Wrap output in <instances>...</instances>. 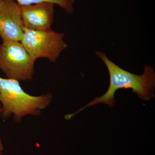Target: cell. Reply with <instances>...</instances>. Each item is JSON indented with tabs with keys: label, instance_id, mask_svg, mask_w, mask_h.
Here are the masks:
<instances>
[{
	"label": "cell",
	"instance_id": "cell-9",
	"mask_svg": "<svg viewBox=\"0 0 155 155\" xmlns=\"http://www.w3.org/2000/svg\"><path fill=\"white\" fill-rule=\"evenodd\" d=\"M1 112H2V106L0 104V114H1Z\"/></svg>",
	"mask_w": 155,
	"mask_h": 155
},
{
	"label": "cell",
	"instance_id": "cell-4",
	"mask_svg": "<svg viewBox=\"0 0 155 155\" xmlns=\"http://www.w3.org/2000/svg\"><path fill=\"white\" fill-rule=\"evenodd\" d=\"M65 34L52 30L35 31L24 28L21 42L35 60L47 58L55 62L61 53L68 48Z\"/></svg>",
	"mask_w": 155,
	"mask_h": 155
},
{
	"label": "cell",
	"instance_id": "cell-8",
	"mask_svg": "<svg viewBox=\"0 0 155 155\" xmlns=\"http://www.w3.org/2000/svg\"><path fill=\"white\" fill-rule=\"evenodd\" d=\"M3 145L2 140L0 138V155H3Z\"/></svg>",
	"mask_w": 155,
	"mask_h": 155
},
{
	"label": "cell",
	"instance_id": "cell-6",
	"mask_svg": "<svg viewBox=\"0 0 155 155\" xmlns=\"http://www.w3.org/2000/svg\"><path fill=\"white\" fill-rule=\"evenodd\" d=\"M54 4L44 2L21 6L24 27L35 31L48 30L54 21Z\"/></svg>",
	"mask_w": 155,
	"mask_h": 155
},
{
	"label": "cell",
	"instance_id": "cell-1",
	"mask_svg": "<svg viewBox=\"0 0 155 155\" xmlns=\"http://www.w3.org/2000/svg\"><path fill=\"white\" fill-rule=\"evenodd\" d=\"M95 54L107 68L110 75L109 87L101 96L97 97L74 114L66 116L67 119H71L86 108L97 104H105L113 108L116 103L115 93L119 89H131L133 93L143 101H149L154 97L155 72L151 66L145 65L143 74L135 75L119 67L108 58L106 53L96 51Z\"/></svg>",
	"mask_w": 155,
	"mask_h": 155
},
{
	"label": "cell",
	"instance_id": "cell-2",
	"mask_svg": "<svg viewBox=\"0 0 155 155\" xmlns=\"http://www.w3.org/2000/svg\"><path fill=\"white\" fill-rule=\"evenodd\" d=\"M51 94L31 95L22 88L19 81L0 77L1 117L7 119L13 115L14 121L21 122L28 115L39 116L41 110L49 105Z\"/></svg>",
	"mask_w": 155,
	"mask_h": 155
},
{
	"label": "cell",
	"instance_id": "cell-10",
	"mask_svg": "<svg viewBox=\"0 0 155 155\" xmlns=\"http://www.w3.org/2000/svg\"><path fill=\"white\" fill-rule=\"evenodd\" d=\"M0 1H1V0H0Z\"/></svg>",
	"mask_w": 155,
	"mask_h": 155
},
{
	"label": "cell",
	"instance_id": "cell-7",
	"mask_svg": "<svg viewBox=\"0 0 155 155\" xmlns=\"http://www.w3.org/2000/svg\"><path fill=\"white\" fill-rule=\"evenodd\" d=\"M20 6L28 5L39 3L49 2L58 5L67 14L74 12L75 0H15Z\"/></svg>",
	"mask_w": 155,
	"mask_h": 155
},
{
	"label": "cell",
	"instance_id": "cell-5",
	"mask_svg": "<svg viewBox=\"0 0 155 155\" xmlns=\"http://www.w3.org/2000/svg\"><path fill=\"white\" fill-rule=\"evenodd\" d=\"M24 28L21 6L15 0H1L0 37L3 41H21Z\"/></svg>",
	"mask_w": 155,
	"mask_h": 155
},
{
	"label": "cell",
	"instance_id": "cell-3",
	"mask_svg": "<svg viewBox=\"0 0 155 155\" xmlns=\"http://www.w3.org/2000/svg\"><path fill=\"white\" fill-rule=\"evenodd\" d=\"M35 61L20 41H3L0 45V69L8 78L31 80Z\"/></svg>",
	"mask_w": 155,
	"mask_h": 155
}]
</instances>
